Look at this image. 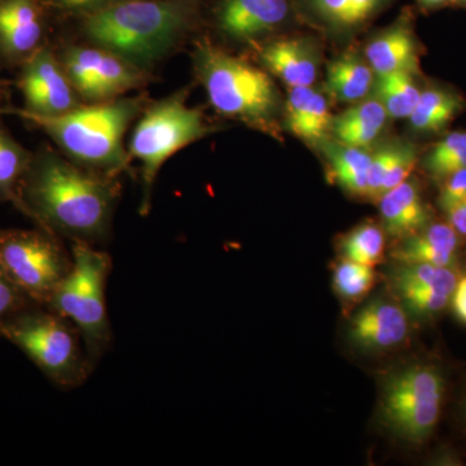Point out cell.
Here are the masks:
<instances>
[{
  "instance_id": "1",
  "label": "cell",
  "mask_w": 466,
  "mask_h": 466,
  "mask_svg": "<svg viewBox=\"0 0 466 466\" xmlns=\"http://www.w3.org/2000/svg\"><path fill=\"white\" fill-rule=\"evenodd\" d=\"M121 195L119 177L81 167L43 144L18 186V211L58 238L95 245L109 238Z\"/></svg>"
},
{
  "instance_id": "2",
  "label": "cell",
  "mask_w": 466,
  "mask_h": 466,
  "mask_svg": "<svg viewBox=\"0 0 466 466\" xmlns=\"http://www.w3.org/2000/svg\"><path fill=\"white\" fill-rule=\"evenodd\" d=\"M200 0H124L79 15L87 45L125 58L150 76L195 23Z\"/></svg>"
},
{
  "instance_id": "3",
  "label": "cell",
  "mask_w": 466,
  "mask_h": 466,
  "mask_svg": "<svg viewBox=\"0 0 466 466\" xmlns=\"http://www.w3.org/2000/svg\"><path fill=\"white\" fill-rule=\"evenodd\" d=\"M148 106L144 95L122 96L101 103H84L66 115H29L9 106L8 115L35 126L66 157L90 170L119 177L130 168L125 135Z\"/></svg>"
},
{
  "instance_id": "4",
  "label": "cell",
  "mask_w": 466,
  "mask_h": 466,
  "mask_svg": "<svg viewBox=\"0 0 466 466\" xmlns=\"http://www.w3.org/2000/svg\"><path fill=\"white\" fill-rule=\"evenodd\" d=\"M0 339L20 349L60 388H78L94 368L76 325L45 306H30L8 319L0 325Z\"/></svg>"
},
{
  "instance_id": "5",
  "label": "cell",
  "mask_w": 466,
  "mask_h": 466,
  "mask_svg": "<svg viewBox=\"0 0 466 466\" xmlns=\"http://www.w3.org/2000/svg\"><path fill=\"white\" fill-rule=\"evenodd\" d=\"M193 66L208 101L220 115L260 128L274 118L278 90L265 70L208 42L196 48Z\"/></svg>"
},
{
  "instance_id": "6",
  "label": "cell",
  "mask_w": 466,
  "mask_h": 466,
  "mask_svg": "<svg viewBox=\"0 0 466 466\" xmlns=\"http://www.w3.org/2000/svg\"><path fill=\"white\" fill-rule=\"evenodd\" d=\"M72 258V269L45 308L76 325L94 367L112 342L106 297L112 258L82 241L73 242Z\"/></svg>"
},
{
  "instance_id": "7",
  "label": "cell",
  "mask_w": 466,
  "mask_h": 466,
  "mask_svg": "<svg viewBox=\"0 0 466 466\" xmlns=\"http://www.w3.org/2000/svg\"><path fill=\"white\" fill-rule=\"evenodd\" d=\"M188 92L179 91L148 104L128 143V155L140 164L142 202L139 211L147 216L152 191L162 167L179 150L191 146L211 131L201 109L187 104Z\"/></svg>"
},
{
  "instance_id": "8",
  "label": "cell",
  "mask_w": 466,
  "mask_h": 466,
  "mask_svg": "<svg viewBox=\"0 0 466 466\" xmlns=\"http://www.w3.org/2000/svg\"><path fill=\"white\" fill-rule=\"evenodd\" d=\"M72 266V257L54 233L38 227L0 231V267L36 305L50 302Z\"/></svg>"
},
{
  "instance_id": "9",
  "label": "cell",
  "mask_w": 466,
  "mask_h": 466,
  "mask_svg": "<svg viewBox=\"0 0 466 466\" xmlns=\"http://www.w3.org/2000/svg\"><path fill=\"white\" fill-rule=\"evenodd\" d=\"M444 381L431 366H412L395 373L385 383L380 413L392 433L412 443H422L440 421Z\"/></svg>"
},
{
  "instance_id": "10",
  "label": "cell",
  "mask_w": 466,
  "mask_h": 466,
  "mask_svg": "<svg viewBox=\"0 0 466 466\" xmlns=\"http://www.w3.org/2000/svg\"><path fill=\"white\" fill-rule=\"evenodd\" d=\"M17 72V87L24 99L21 109L29 115H66L84 104L50 43L36 51Z\"/></svg>"
},
{
  "instance_id": "11",
  "label": "cell",
  "mask_w": 466,
  "mask_h": 466,
  "mask_svg": "<svg viewBox=\"0 0 466 466\" xmlns=\"http://www.w3.org/2000/svg\"><path fill=\"white\" fill-rule=\"evenodd\" d=\"M45 0H0V66L18 69L48 43Z\"/></svg>"
},
{
  "instance_id": "12",
  "label": "cell",
  "mask_w": 466,
  "mask_h": 466,
  "mask_svg": "<svg viewBox=\"0 0 466 466\" xmlns=\"http://www.w3.org/2000/svg\"><path fill=\"white\" fill-rule=\"evenodd\" d=\"M289 12V0H220L216 21L227 38L253 42L283 25Z\"/></svg>"
},
{
  "instance_id": "13",
  "label": "cell",
  "mask_w": 466,
  "mask_h": 466,
  "mask_svg": "<svg viewBox=\"0 0 466 466\" xmlns=\"http://www.w3.org/2000/svg\"><path fill=\"white\" fill-rule=\"evenodd\" d=\"M410 333L407 314L398 303L377 299L360 309L350 324V339L363 350L383 351L397 348Z\"/></svg>"
},
{
  "instance_id": "14",
  "label": "cell",
  "mask_w": 466,
  "mask_h": 466,
  "mask_svg": "<svg viewBox=\"0 0 466 466\" xmlns=\"http://www.w3.org/2000/svg\"><path fill=\"white\" fill-rule=\"evenodd\" d=\"M72 46L78 57L90 69L94 81L92 103L118 99L147 84L149 75L118 55L96 46Z\"/></svg>"
},
{
  "instance_id": "15",
  "label": "cell",
  "mask_w": 466,
  "mask_h": 466,
  "mask_svg": "<svg viewBox=\"0 0 466 466\" xmlns=\"http://www.w3.org/2000/svg\"><path fill=\"white\" fill-rule=\"evenodd\" d=\"M267 70L291 88L309 87L318 76L317 55L303 39H278L260 51Z\"/></svg>"
},
{
  "instance_id": "16",
  "label": "cell",
  "mask_w": 466,
  "mask_h": 466,
  "mask_svg": "<svg viewBox=\"0 0 466 466\" xmlns=\"http://www.w3.org/2000/svg\"><path fill=\"white\" fill-rule=\"evenodd\" d=\"M385 231L392 238H406L425 228L429 220L424 201L416 183L406 180L380 198Z\"/></svg>"
},
{
  "instance_id": "17",
  "label": "cell",
  "mask_w": 466,
  "mask_h": 466,
  "mask_svg": "<svg viewBox=\"0 0 466 466\" xmlns=\"http://www.w3.org/2000/svg\"><path fill=\"white\" fill-rule=\"evenodd\" d=\"M458 235L452 226L434 225L406 238L391 257L401 265L453 267L458 251Z\"/></svg>"
},
{
  "instance_id": "18",
  "label": "cell",
  "mask_w": 466,
  "mask_h": 466,
  "mask_svg": "<svg viewBox=\"0 0 466 466\" xmlns=\"http://www.w3.org/2000/svg\"><path fill=\"white\" fill-rule=\"evenodd\" d=\"M366 57L377 76L416 72V43L407 23L397 24L375 36L367 46Z\"/></svg>"
},
{
  "instance_id": "19",
  "label": "cell",
  "mask_w": 466,
  "mask_h": 466,
  "mask_svg": "<svg viewBox=\"0 0 466 466\" xmlns=\"http://www.w3.org/2000/svg\"><path fill=\"white\" fill-rule=\"evenodd\" d=\"M287 124L299 139L321 142L332 126V116L323 95L311 86L291 88L287 101Z\"/></svg>"
},
{
  "instance_id": "20",
  "label": "cell",
  "mask_w": 466,
  "mask_h": 466,
  "mask_svg": "<svg viewBox=\"0 0 466 466\" xmlns=\"http://www.w3.org/2000/svg\"><path fill=\"white\" fill-rule=\"evenodd\" d=\"M389 116L379 100H368L332 119L337 142L354 148L367 149L385 127Z\"/></svg>"
},
{
  "instance_id": "21",
  "label": "cell",
  "mask_w": 466,
  "mask_h": 466,
  "mask_svg": "<svg viewBox=\"0 0 466 466\" xmlns=\"http://www.w3.org/2000/svg\"><path fill=\"white\" fill-rule=\"evenodd\" d=\"M375 72L358 55L346 54L328 66L327 87L337 100L352 103L366 97L373 87Z\"/></svg>"
},
{
  "instance_id": "22",
  "label": "cell",
  "mask_w": 466,
  "mask_h": 466,
  "mask_svg": "<svg viewBox=\"0 0 466 466\" xmlns=\"http://www.w3.org/2000/svg\"><path fill=\"white\" fill-rule=\"evenodd\" d=\"M324 150L334 179L341 184L342 188L351 195L367 198L368 170L372 155L366 149L354 148L339 142L325 144Z\"/></svg>"
},
{
  "instance_id": "23",
  "label": "cell",
  "mask_w": 466,
  "mask_h": 466,
  "mask_svg": "<svg viewBox=\"0 0 466 466\" xmlns=\"http://www.w3.org/2000/svg\"><path fill=\"white\" fill-rule=\"evenodd\" d=\"M388 2L389 0H302L303 5L312 16L337 29H351L367 23Z\"/></svg>"
},
{
  "instance_id": "24",
  "label": "cell",
  "mask_w": 466,
  "mask_h": 466,
  "mask_svg": "<svg viewBox=\"0 0 466 466\" xmlns=\"http://www.w3.org/2000/svg\"><path fill=\"white\" fill-rule=\"evenodd\" d=\"M33 150H29L15 139L0 119V201L20 208L18 186L25 175Z\"/></svg>"
},
{
  "instance_id": "25",
  "label": "cell",
  "mask_w": 466,
  "mask_h": 466,
  "mask_svg": "<svg viewBox=\"0 0 466 466\" xmlns=\"http://www.w3.org/2000/svg\"><path fill=\"white\" fill-rule=\"evenodd\" d=\"M377 96L391 118H410L420 99L412 73L394 72L377 76Z\"/></svg>"
},
{
  "instance_id": "26",
  "label": "cell",
  "mask_w": 466,
  "mask_h": 466,
  "mask_svg": "<svg viewBox=\"0 0 466 466\" xmlns=\"http://www.w3.org/2000/svg\"><path fill=\"white\" fill-rule=\"evenodd\" d=\"M461 104L455 95L441 90L421 92L417 106L410 116V125L421 133H435L452 121Z\"/></svg>"
},
{
  "instance_id": "27",
  "label": "cell",
  "mask_w": 466,
  "mask_h": 466,
  "mask_svg": "<svg viewBox=\"0 0 466 466\" xmlns=\"http://www.w3.org/2000/svg\"><path fill=\"white\" fill-rule=\"evenodd\" d=\"M342 258L368 267L382 262L385 235L379 226L366 223L349 233L341 244Z\"/></svg>"
},
{
  "instance_id": "28",
  "label": "cell",
  "mask_w": 466,
  "mask_h": 466,
  "mask_svg": "<svg viewBox=\"0 0 466 466\" xmlns=\"http://www.w3.org/2000/svg\"><path fill=\"white\" fill-rule=\"evenodd\" d=\"M397 289L401 288H424L452 297L459 279L452 267L434 265H403L394 274Z\"/></svg>"
},
{
  "instance_id": "29",
  "label": "cell",
  "mask_w": 466,
  "mask_h": 466,
  "mask_svg": "<svg viewBox=\"0 0 466 466\" xmlns=\"http://www.w3.org/2000/svg\"><path fill=\"white\" fill-rule=\"evenodd\" d=\"M376 274L372 267L343 259L334 268L333 288L341 299L359 300L375 287Z\"/></svg>"
},
{
  "instance_id": "30",
  "label": "cell",
  "mask_w": 466,
  "mask_h": 466,
  "mask_svg": "<svg viewBox=\"0 0 466 466\" xmlns=\"http://www.w3.org/2000/svg\"><path fill=\"white\" fill-rule=\"evenodd\" d=\"M416 161L415 147L407 143H400L397 153H395L390 167L388 168V173L383 177L381 196L383 193L390 191L400 184L406 182L413 168H415Z\"/></svg>"
},
{
  "instance_id": "31",
  "label": "cell",
  "mask_w": 466,
  "mask_h": 466,
  "mask_svg": "<svg viewBox=\"0 0 466 466\" xmlns=\"http://www.w3.org/2000/svg\"><path fill=\"white\" fill-rule=\"evenodd\" d=\"M408 308L417 314H437L449 305L451 296L433 289L424 288H401L398 289Z\"/></svg>"
},
{
  "instance_id": "32",
  "label": "cell",
  "mask_w": 466,
  "mask_h": 466,
  "mask_svg": "<svg viewBox=\"0 0 466 466\" xmlns=\"http://www.w3.org/2000/svg\"><path fill=\"white\" fill-rule=\"evenodd\" d=\"M36 305L0 267V325L30 306Z\"/></svg>"
},
{
  "instance_id": "33",
  "label": "cell",
  "mask_w": 466,
  "mask_h": 466,
  "mask_svg": "<svg viewBox=\"0 0 466 466\" xmlns=\"http://www.w3.org/2000/svg\"><path fill=\"white\" fill-rule=\"evenodd\" d=\"M398 146L400 143L386 144L382 148L376 150L370 157L367 198H373V200H379L381 198L383 177L388 173V168L397 153Z\"/></svg>"
},
{
  "instance_id": "34",
  "label": "cell",
  "mask_w": 466,
  "mask_h": 466,
  "mask_svg": "<svg viewBox=\"0 0 466 466\" xmlns=\"http://www.w3.org/2000/svg\"><path fill=\"white\" fill-rule=\"evenodd\" d=\"M466 146V133H452L447 135L441 142L438 143L431 150L428 159H426V167L431 174H437L441 165L455 155L460 149Z\"/></svg>"
},
{
  "instance_id": "35",
  "label": "cell",
  "mask_w": 466,
  "mask_h": 466,
  "mask_svg": "<svg viewBox=\"0 0 466 466\" xmlns=\"http://www.w3.org/2000/svg\"><path fill=\"white\" fill-rule=\"evenodd\" d=\"M45 2L50 11L79 16V15L87 14V12L106 7V5H116V3L124 2V0H45Z\"/></svg>"
},
{
  "instance_id": "36",
  "label": "cell",
  "mask_w": 466,
  "mask_h": 466,
  "mask_svg": "<svg viewBox=\"0 0 466 466\" xmlns=\"http://www.w3.org/2000/svg\"><path fill=\"white\" fill-rule=\"evenodd\" d=\"M466 200V168L450 175L441 193V207L444 211Z\"/></svg>"
},
{
  "instance_id": "37",
  "label": "cell",
  "mask_w": 466,
  "mask_h": 466,
  "mask_svg": "<svg viewBox=\"0 0 466 466\" xmlns=\"http://www.w3.org/2000/svg\"><path fill=\"white\" fill-rule=\"evenodd\" d=\"M464 168H466V146L456 152L455 155L451 156L441 165L435 177H450L451 174L458 173V171L464 170Z\"/></svg>"
},
{
  "instance_id": "38",
  "label": "cell",
  "mask_w": 466,
  "mask_h": 466,
  "mask_svg": "<svg viewBox=\"0 0 466 466\" xmlns=\"http://www.w3.org/2000/svg\"><path fill=\"white\" fill-rule=\"evenodd\" d=\"M452 306L456 317L466 324V276L460 279L452 293Z\"/></svg>"
},
{
  "instance_id": "39",
  "label": "cell",
  "mask_w": 466,
  "mask_h": 466,
  "mask_svg": "<svg viewBox=\"0 0 466 466\" xmlns=\"http://www.w3.org/2000/svg\"><path fill=\"white\" fill-rule=\"evenodd\" d=\"M446 213L452 228L461 235H466V200L449 208Z\"/></svg>"
},
{
  "instance_id": "40",
  "label": "cell",
  "mask_w": 466,
  "mask_h": 466,
  "mask_svg": "<svg viewBox=\"0 0 466 466\" xmlns=\"http://www.w3.org/2000/svg\"><path fill=\"white\" fill-rule=\"evenodd\" d=\"M9 86L5 79H0V116H7L9 109Z\"/></svg>"
},
{
  "instance_id": "41",
  "label": "cell",
  "mask_w": 466,
  "mask_h": 466,
  "mask_svg": "<svg viewBox=\"0 0 466 466\" xmlns=\"http://www.w3.org/2000/svg\"><path fill=\"white\" fill-rule=\"evenodd\" d=\"M424 8H437L446 5L450 0H417Z\"/></svg>"
},
{
  "instance_id": "42",
  "label": "cell",
  "mask_w": 466,
  "mask_h": 466,
  "mask_svg": "<svg viewBox=\"0 0 466 466\" xmlns=\"http://www.w3.org/2000/svg\"><path fill=\"white\" fill-rule=\"evenodd\" d=\"M452 2L459 3V5H466V0H452Z\"/></svg>"
}]
</instances>
